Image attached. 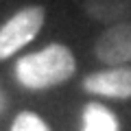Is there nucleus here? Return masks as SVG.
I'll use <instances>...</instances> for the list:
<instances>
[{"instance_id":"f257e3e1","label":"nucleus","mask_w":131,"mask_h":131,"mask_svg":"<svg viewBox=\"0 0 131 131\" xmlns=\"http://www.w3.org/2000/svg\"><path fill=\"white\" fill-rule=\"evenodd\" d=\"M77 72V59L66 44H48L46 48L20 57L15 79L26 90H48L66 83Z\"/></svg>"},{"instance_id":"f03ea898","label":"nucleus","mask_w":131,"mask_h":131,"mask_svg":"<svg viewBox=\"0 0 131 131\" xmlns=\"http://www.w3.org/2000/svg\"><path fill=\"white\" fill-rule=\"evenodd\" d=\"M46 9L42 5H31L13 13L0 26V59H9L18 50L37 37L44 26Z\"/></svg>"},{"instance_id":"7ed1b4c3","label":"nucleus","mask_w":131,"mask_h":131,"mask_svg":"<svg viewBox=\"0 0 131 131\" xmlns=\"http://www.w3.org/2000/svg\"><path fill=\"white\" fill-rule=\"evenodd\" d=\"M94 55L101 63L129 66L131 63V20L107 26L94 44Z\"/></svg>"},{"instance_id":"20e7f679","label":"nucleus","mask_w":131,"mask_h":131,"mask_svg":"<svg viewBox=\"0 0 131 131\" xmlns=\"http://www.w3.org/2000/svg\"><path fill=\"white\" fill-rule=\"evenodd\" d=\"M83 90L107 98H131V66H114L83 79Z\"/></svg>"},{"instance_id":"39448f33","label":"nucleus","mask_w":131,"mask_h":131,"mask_svg":"<svg viewBox=\"0 0 131 131\" xmlns=\"http://www.w3.org/2000/svg\"><path fill=\"white\" fill-rule=\"evenodd\" d=\"M83 11L88 18L112 26L131 20V0H83Z\"/></svg>"},{"instance_id":"423d86ee","label":"nucleus","mask_w":131,"mask_h":131,"mask_svg":"<svg viewBox=\"0 0 131 131\" xmlns=\"http://www.w3.org/2000/svg\"><path fill=\"white\" fill-rule=\"evenodd\" d=\"M83 131H118V118L101 103H90L83 109Z\"/></svg>"},{"instance_id":"0eeeda50","label":"nucleus","mask_w":131,"mask_h":131,"mask_svg":"<svg viewBox=\"0 0 131 131\" xmlns=\"http://www.w3.org/2000/svg\"><path fill=\"white\" fill-rule=\"evenodd\" d=\"M11 131H50V127L46 125L44 118H39L37 114L33 112H22L15 116Z\"/></svg>"}]
</instances>
